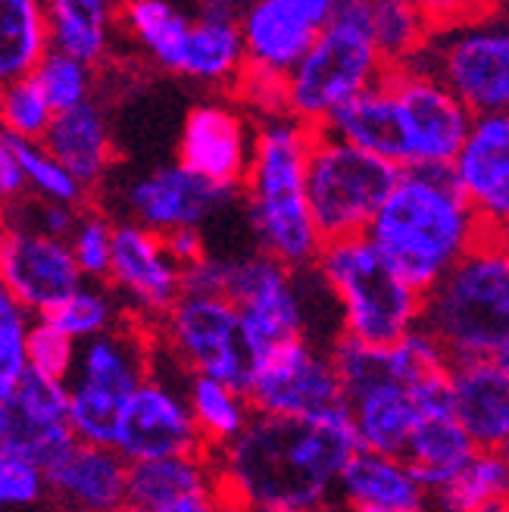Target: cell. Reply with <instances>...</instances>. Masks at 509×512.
<instances>
[{
  "instance_id": "e0dca14e",
  "label": "cell",
  "mask_w": 509,
  "mask_h": 512,
  "mask_svg": "<svg viewBox=\"0 0 509 512\" xmlns=\"http://www.w3.org/2000/svg\"><path fill=\"white\" fill-rule=\"evenodd\" d=\"M335 0H257L241 10V35L250 72L288 79L332 22Z\"/></svg>"
},
{
  "instance_id": "7c38bea8",
  "label": "cell",
  "mask_w": 509,
  "mask_h": 512,
  "mask_svg": "<svg viewBox=\"0 0 509 512\" xmlns=\"http://www.w3.org/2000/svg\"><path fill=\"white\" fill-rule=\"evenodd\" d=\"M385 82L403 122L406 160H410L406 169L453 166L472 135L475 113L419 60L388 69Z\"/></svg>"
},
{
  "instance_id": "ac0fdd59",
  "label": "cell",
  "mask_w": 509,
  "mask_h": 512,
  "mask_svg": "<svg viewBox=\"0 0 509 512\" xmlns=\"http://www.w3.org/2000/svg\"><path fill=\"white\" fill-rule=\"evenodd\" d=\"M4 453L22 456L38 469H54L79 444L69 425L66 381L25 372L19 388L4 400Z\"/></svg>"
},
{
  "instance_id": "4dcf8cb0",
  "label": "cell",
  "mask_w": 509,
  "mask_h": 512,
  "mask_svg": "<svg viewBox=\"0 0 509 512\" xmlns=\"http://www.w3.org/2000/svg\"><path fill=\"white\" fill-rule=\"evenodd\" d=\"M50 50L66 54L85 66H100L113 47L116 13L104 0H54L47 4Z\"/></svg>"
},
{
  "instance_id": "f907efd6",
  "label": "cell",
  "mask_w": 509,
  "mask_h": 512,
  "mask_svg": "<svg viewBox=\"0 0 509 512\" xmlns=\"http://www.w3.org/2000/svg\"><path fill=\"white\" fill-rule=\"evenodd\" d=\"M319 512H353V509H347L344 503H332V506H325V509H319Z\"/></svg>"
},
{
  "instance_id": "bcb514c9",
  "label": "cell",
  "mask_w": 509,
  "mask_h": 512,
  "mask_svg": "<svg viewBox=\"0 0 509 512\" xmlns=\"http://www.w3.org/2000/svg\"><path fill=\"white\" fill-rule=\"evenodd\" d=\"M22 197H29V182H25L22 163L16 160L10 141L4 138V132H0V200L10 207V203H16Z\"/></svg>"
},
{
  "instance_id": "52a82bcc",
  "label": "cell",
  "mask_w": 509,
  "mask_h": 512,
  "mask_svg": "<svg viewBox=\"0 0 509 512\" xmlns=\"http://www.w3.org/2000/svg\"><path fill=\"white\" fill-rule=\"evenodd\" d=\"M157 338L132 316L113 331L79 344L69 388V425L79 444L116 447L125 403L150 378Z\"/></svg>"
},
{
  "instance_id": "b9f144b4",
  "label": "cell",
  "mask_w": 509,
  "mask_h": 512,
  "mask_svg": "<svg viewBox=\"0 0 509 512\" xmlns=\"http://www.w3.org/2000/svg\"><path fill=\"white\" fill-rule=\"evenodd\" d=\"M113 238L116 222L100 210H82V219L69 238L72 256L79 263L85 281H107L113 266Z\"/></svg>"
},
{
  "instance_id": "3957f363",
  "label": "cell",
  "mask_w": 509,
  "mask_h": 512,
  "mask_svg": "<svg viewBox=\"0 0 509 512\" xmlns=\"http://www.w3.org/2000/svg\"><path fill=\"white\" fill-rule=\"evenodd\" d=\"M316 128L291 116L257 122V147L241 203L257 250L282 266L303 272L316 269L325 247L307 200V163Z\"/></svg>"
},
{
  "instance_id": "c3c4849f",
  "label": "cell",
  "mask_w": 509,
  "mask_h": 512,
  "mask_svg": "<svg viewBox=\"0 0 509 512\" xmlns=\"http://www.w3.org/2000/svg\"><path fill=\"white\" fill-rule=\"evenodd\" d=\"M491 360H494V363H497V366H500V369H503V372L509 375V338L503 341V347H500V350H497V353L491 356Z\"/></svg>"
},
{
  "instance_id": "8d00e7d4",
  "label": "cell",
  "mask_w": 509,
  "mask_h": 512,
  "mask_svg": "<svg viewBox=\"0 0 509 512\" xmlns=\"http://www.w3.org/2000/svg\"><path fill=\"white\" fill-rule=\"evenodd\" d=\"M47 319L75 344H85L91 338H100V335H107V331H113L119 322L129 319V313H125L122 300L116 297V291L110 285L85 281V285Z\"/></svg>"
},
{
  "instance_id": "db71d44e",
  "label": "cell",
  "mask_w": 509,
  "mask_h": 512,
  "mask_svg": "<svg viewBox=\"0 0 509 512\" xmlns=\"http://www.w3.org/2000/svg\"><path fill=\"white\" fill-rule=\"evenodd\" d=\"M4 210H7V203L0 200V225H4Z\"/></svg>"
},
{
  "instance_id": "2e32d148",
  "label": "cell",
  "mask_w": 509,
  "mask_h": 512,
  "mask_svg": "<svg viewBox=\"0 0 509 512\" xmlns=\"http://www.w3.org/2000/svg\"><path fill=\"white\" fill-rule=\"evenodd\" d=\"M0 285L35 319L54 310L85 285L69 241L47 238L22 225H0Z\"/></svg>"
},
{
  "instance_id": "cb8c5ba5",
  "label": "cell",
  "mask_w": 509,
  "mask_h": 512,
  "mask_svg": "<svg viewBox=\"0 0 509 512\" xmlns=\"http://www.w3.org/2000/svg\"><path fill=\"white\" fill-rule=\"evenodd\" d=\"M338 503L353 512H428L431 494L403 456L356 450L341 475Z\"/></svg>"
},
{
  "instance_id": "5b68a950",
  "label": "cell",
  "mask_w": 509,
  "mask_h": 512,
  "mask_svg": "<svg viewBox=\"0 0 509 512\" xmlns=\"http://www.w3.org/2000/svg\"><path fill=\"white\" fill-rule=\"evenodd\" d=\"M313 272L332 294L341 335L350 341L394 347L422 325V294L406 285L366 235L325 244Z\"/></svg>"
},
{
  "instance_id": "8992f818",
  "label": "cell",
  "mask_w": 509,
  "mask_h": 512,
  "mask_svg": "<svg viewBox=\"0 0 509 512\" xmlns=\"http://www.w3.org/2000/svg\"><path fill=\"white\" fill-rule=\"evenodd\" d=\"M388 69L369 35V0H338L332 22L288 75V116L322 128L353 97L385 82Z\"/></svg>"
},
{
  "instance_id": "ba28073f",
  "label": "cell",
  "mask_w": 509,
  "mask_h": 512,
  "mask_svg": "<svg viewBox=\"0 0 509 512\" xmlns=\"http://www.w3.org/2000/svg\"><path fill=\"white\" fill-rule=\"evenodd\" d=\"M403 169L316 128L307 163V200L325 244L363 238Z\"/></svg>"
},
{
  "instance_id": "6f0895ef",
  "label": "cell",
  "mask_w": 509,
  "mask_h": 512,
  "mask_svg": "<svg viewBox=\"0 0 509 512\" xmlns=\"http://www.w3.org/2000/svg\"><path fill=\"white\" fill-rule=\"evenodd\" d=\"M41 512H60L57 506H50V509H41Z\"/></svg>"
},
{
  "instance_id": "83f0119b",
  "label": "cell",
  "mask_w": 509,
  "mask_h": 512,
  "mask_svg": "<svg viewBox=\"0 0 509 512\" xmlns=\"http://www.w3.org/2000/svg\"><path fill=\"white\" fill-rule=\"evenodd\" d=\"M41 144L69 169V175L85 191L104 185L116 160L107 113L100 110L97 100H88V104L75 110L57 113L54 125H50V132Z\"/></svg>"
},
{
  "instance_id": "4fadbf2b",
  "label": "cell",
  "mask_w": 509,
  "mask_h": 512,
  "mask_svg": "<svg viewBox=\"0 0 509 512\" xmlns=\"http://www.w3.org/2000/svg\"><path fill=\"white\" fill-rule=\"evenodd\" d=\"M247 400L257 416L285 419H319L347 409L332 353L310 338L266 353L247 384Z\"/></svg>"
},
{
  "instance_id": "d6986e66",
  "label": "cell",
  "mask_w": 509,
  "mask_h": 512,
  "mask_svg": "<svg viewBox=\"0 0 509 512\" xmlns=\"http://www.w3.org/2000/svg\"><path fill=\"white\" fill-rule=\"evenodd\" d=\"M235 197L241 194H228L188 172L182 163H172L132 178L122 191V207L129 222H138L163 238L178 228L207 225Z\"/></svg>"
},
{
  "instance_id": "484cf974",
  "label": "cell",
  "mask_w": 509,
  "mask_h": 512,
  "mask_svg": "<svg viewBox=\"0 0 509 512\" xmlns=\"http://www.w3.org/2000/svg\"><path fill=\"white\" fill-rule=\"evenodd\" d=\"M453 406L478 450H500L509 444V375L494 360L453 363Z\"/></svg>"
},
{
  "instance_id": "681fc988",
  "label": "cell",
  "mask_w": 509,
  "mask_h": 512,
  "mask_svg": "<svg viewBox=\"0 0 509 512\" xmlns=\"http://www.w3.org/2000/svg\"><path fill=\"white\" fill-rule=\"evenodd\" d=\"M4 431H7V422H4V403H0V453H4Z\"/></svg>"
},
{
  "instance_id": "e575fe53",
  "label": "cell",
  "mask_w": 509,
  "mask_h": 512,
  "mask_svg": "<svg viewBox=\"0 0 509 512\" xmlns=\"http://www.w3.org/2000/svg\"><path fill=\"white\" fill-rule=\"evenodd\" d=\"M435 13L410 0H369V35L391 69L413 63L435 35Z\"/></svg>"
},
{
  "instance_id": "603a6c76",
  "label": "cell",
  "mask_w": 509,
  "mask_h": 512,
  "mask_svg": "<svg viewBox=\"0 0 509 512\" xmlns=\"http://www.w3.org/2000/svg\"><path fill=\"white\" fill-rule=\"evenodd\" d=\"M44 475L47 497L60 512H119L129 506V463L113 447L75 444Z\"/></svg>"
},
{
  "instance_id": "7dc6e473",
  "label": "cell",
  "mask_w": 509,
  "mask_h": 512,
  "mask_svg": "<svg viewBox=\"0 0 509 512\" xmlns=\"http://www.w3.org/2000/svg\"><path fill=\"white\" fill-rule=\"evenodd\" d=\"M160 512H228V509L219 503L216 494H210V497H191V500H182V503H172V506H166Z\"/></svg>"
},
{
  "instance_id": "d4e9b609",
  "label": "cell",
  "mask_w": 509,
  "mask_h": 512,
  "mask_svg": "<svg viewBox=\"0 0 509 512\" xmlns=\"http://www.w3.org/2000/svg\"><path fill=\"white\" fill-rule=\"evenodd\" d=\"M247 69L244 35H241V10L235 4H200L191 32L185 41V57L178 75L207 85H232L238 88Z\"/></svg>"
},
{
  "instance_id": "816d5d0a",
  "label": "cell",
  "mask_w": 509,
  "mask_h": 512,
  "mask_svg": "<svg viewBox=\"0 0 509 512\" xmlns=\"http://www.w3.org/2000/svg\"><path fill=\"white\" fill-rule=\"evenodd\" d=\"M250 512H297V509H282V506H263V509H250Z\"/></svg>"
},
{
  "instance_id": "ab89813d",
  "label": "cell",
  "mask_w": 509,
  "mask_h": 512,
  "mask_svg": "<svg viewBox=\"0 0 509 512\" xmlns=\"http://www.w3.org/2000/svg\"><path fill=\"white\" fill-rule=\"evenodd\" d=\"M54 116L57 113L35 82V75L0 88V122H4L7 135L22 141H44L50 125H54Z\"/></svg>"
},
{
  "instance_id": "9a60e30c",
  "label": "cell",
  "mask_w": 509,
  "mask_h": 512,
  "mask_svg": "<svg viewBox=\"0 0 509 512\" xmlns=\"http://www.w3.org/2000/svg\"><path fill=\"white\" fill-rule=\"evenodd\" d=\"M253 147L257 122L232 100H203L191 107L178 138V163L228 194H241Z\"/></svg>"
},
{
  "instance_id": "60d3db41",
  "label": "cell",
  "mask_w": 509,
  "mask_h": 512,
  "mask_svg": "<svg viewBox=\"0 0 509 512\" xmlns=\"http://www.w3.org/2000/svg\"><path fill=\"white\" fill-rule=\"evenodd\" d=\"M35 82L41 85L54 113H66L91 100L94 69L66 54H57V50H47V57L35 69Z\"/></svg>"
},
{
  "instance_id": "836d02e7",
  "label": "cell",
  "mask_w": 509,
  "mask_h": 512,
  "mask_svg": "<svg viewBox=\"0 0 509 512\" xmlns=\"http://www.w3.org/2000/svg\"><path fill=\"white\" fill-rule=\"evenodd\" d=\"M185 394L194 422L203 434V444H207L210 453H222L225 447H232L247 431L253 416H257L244 391L232 388V384H222L216 378L188 375Z\"/></svg>"
},
{
  "instance_id": "ee69618b",
  "label": "cell",
  "mask_w": 509,
  "mask_h": 512,
  "mask_svg": "<svg viewBox=\"0 0 509 512\" xmlns=\"http://www.w3.org/2000/svg\"><path fill=\"white\" fill-rule=\"evenodd\" d=\"M75 356H79V344L66 338L63 331L50 322L47 316H38L29 331V369L57 381H69L75 369Z\"/></svg>"
},
{
  "instance_id": "9c48e42d",
  "label": "cell",
  "mask_w": 509,
  "mask_h": 512,
  "mask_svg": "<svg viewBox=\"0 0 509 512\" xmlns=\"http://www.w3.org/2000/svg\"><path fill=\"white\" fill-rule=\"evenodd\" d=\"M475 116L509 113V22L494 16L453 19L416 57Z\"/></svg>"
},
{
  "instance_id": "74e56055",
  "label": "cell",
  "mask_w": 509,
  "mask_h": 512,
  "mask_svg": "<svg viewBox=\"0 0 509 512\" xmlns=\"http://www.w3.org/2000/svg\"><path fill=\"white\" fill-rule=\"evenodd\" d=\"M4 138L10 141L16 160L22 163L25 182H29V194L38 200H50V203H69V207H82L88 191L75 182L69 175V169L50 153L41 141H22L4 132Z\"/></svg>"
},
{
  "instance_id": "f6af8a7d",
  "label": "cell",
  "mask_w": 509,
  "mask_h": 512,
  "mask_svg": "<svg viewBox=\"0 0 509 512\" xmlns=\"http://www.w3.org/2000/svg\"><path fill=\"white\" fill-rule=\"evenodd\" d=\"M163 244H166V253L172 256V263L178 269H188V266L200 263L203 256H210L200 228H178V232L163 235Z\"/></svg>"
},
{
  "instance_id": "44dd1931",
  "label": "cell",
  "mask_w": 509,
  "mask_h": 512,
  "mask_svg": "<svg viewBox=\"0 0 509 512\" xmlns=\"http://www.w3.org/2000/svg\"><path fill=\"white\" fill-rule=\"evenodd\" d=\"M453 172L485 238L509 244V113L475 116Z\"/></svg>"
},
{
  "instance_id": "ffe728a7",
  "label": "cell",
  "mask_w": 509,
  "mask_h": 512,
  "mask_svg": "<svg viewBox=\"0 0 509 512\" xmlns=\"http://www.w3.org/2000/svg\"><path fill=\"white\" fill-rule=\"evenodd\" d=\"M107 281L125 310L154 319L157 325L182 297V269L172 263L163 238L129 219L116 222Z\"/></svg>"
},
{
  "instance_id": "7402d4cb",
  "label": "cell",
  "mask_w": 509,
  "mask_h": 512,
  "mask_svg": "<svg viewBox=\"0 0 509 512\" xmlns=\"http://www.w3.org/2000/svg\"><path fill=\"white\" fill-rule=\"evenodd\" d=\"M416 397H419V422L413 428L410 444H406L403 459L413 466L428 494H435L472 463L478 447L463 428L460 416H456L450 375L416 384Z\"/></svg>"
},
{
  "instance_id": "11a10c76",
  "label": "cell",
  "mask_w": 509,
  "mask_h": 512,
  "mask_svg": "<svg viewBox=\"0 0 509 512\" xmlns=\"http://www.w3.org/2000/svg\"><path fill=\"white\" fill-rule=\"evenodd\" d=\"M488 512H509V506H494V509H488Z\"/></svg>"
},
{
  "instance_id": "8fae6325",
  "label": "cell",
  "mask_w": 509,
  "mask_h": 512,
  "mask_svg": "<svg viewBox=\"0 0 509 512\" xmlns=\"http://www.w3.org/2000/svg\"><path fill=\"white\" fill-rule=\"evenodd\" d=\"M297 275L300 272L282 266L263 250L225 256L222 297L238 306L257 360H263L275 347L310 338L307 303H303Z\"/></svg>"
},
{
  "instance_id": "277c9868",
  "label": "cell",
  "mask_w": 509,
  "mask_h": 512,
  "mask_svg": "<svg viewBox=\"0 0 509 512\" xmlns=\"http://www.w3.org/2000/svg\"><path fill=\"white\" fill-rule=\"evenodd\" d=\"M422 328L453 363L491 360L509 338V244L485 238L422 297Z\"/></svg>"
},
{
  "instance_id": "d6a6232c",
  "label": "cell",
  "mask_w": 509,
  "mask_h": 512,
  "mask_svg": "<svg viewBox=\"0 0 509 512\" xmlns=\"http://www.w3.org/2000/svg\"><path fill=\"white\" fill-rule=\"evenodd\" d=\"M47 50V10L38 0H0V88L35 75Z\"/></svg>"
},
{
  "instance_id": "7a4b0ae2",
  "label": "cell",
  "mask_w": 509,
  "mask_h": 512,
  "mask_svg": "<svg viewBox=\"0 0 509 512\" xmlns=\"http://www.w3.org/2000/svg\"><path fill=\"white\" fill-rule=\"evenodd\" d=\"M366 238L416 294H431L485 232L453 166L403 169Z\"/></svg>"
},
{
  "instance_id": "9f6ffc18",
  "label": "cell",
  "mask_w": 509,
  "mask_h": 512,
  "mask_svg": "<svg viewBox=\"0 0 509 512\" xmlns=\"http://www.w3.org/2000/svg\"><path fill=\"white\" fill-rule=\"evenodd\" d=\"M503 456H506V463H509V444L503 447Z\"/></svg>"
},
{
  "instance_id": "f5cc1de1",
  "label": "cell",
  "mask_w": 509,
  "mask_h": 512,
  "mask_svg": "<svg viewBox=\"0 0 509 512\" xmlns=\"http://www.w3.org/2000/svg\"><path fill=\"white\" fill-rule=\"evenodd\" d=\"M119 512H154V509H144V506H132V503H129V506H122Z\"/></svg>"
},
{
  "instance_id": "f35d334b",
  "label": "cell",
  "mask_w": 509,
  "mask_h": 512,
  "mask_svg": "<svg viewBox=\"0 0 509 512\" xmlns=\"http://www.w3.org/2000/svg\"><path fill=\"white\" fill-rule=\"evenodd\" d=\"M35 316L0 285V403L29 372V331Z\"/></svg>"
},
{
  "instance_id": "7bdbcfd3",
  "label": "cell",
  "mask_w": 509,
  "mask_h": 512,
  "mask_svg": "<svg viewBox=\"0 0 509 512\" xmlns=\"http://www.w3.org/2000/svg\"><path fill=\"white\" fill-rule=\"evenodd\" d=\"M47 497V475L35 463L0 453V512H35Z\"/></svg>"
},
{
  "instance_id": "f1b7e54d",
  "label": "cell",
  "mask_w": 509,
  "mask_h": 512,
  "mask_svg": "<svg viewBox=\"0 0 509 512\" xmlns=\"http://www.w3.org/2000/svg\"><path fill=\"white\" fill-rule=\"evenodd\" d=\"M322 132L335 135L353 147H360L372 157L388 160L397 169H406V138H403V122L397 100L388 88V82H378L375 88L353 97L338 113H332L322 125Z\"/></svg>"
},
{
  "instance_id": "5bb4252c",
  "label": "cell",
  "mask_w": 509,
  "mask_h": 512,
  "mask_svg": "<svg viewBox=\"0 0 509 512\" xmlns=\"http://www.w3.org/2000/svg\"><path fill=\"white\" fill-rule=\"evenodd\" d=\"M188 375L191 372L172 378L154 360L150 378L135 391V397L125 403L113 450L129 466L150 463V459L210 453L188 406V394H185Z\"/></svg>"
},
{
  "instance_id": "1f68e13d",
  "label": "cell",
  "mask_w": 509,
  "mask_h": 512,
  "mask_svg": "<svg viewBox=\"0 0 509 512\" xmlns=\"http://www.w3.org/2000/svg\"><path fill=\"white\" fill-rule=\"evenodd\" d=\"M191 13L169 4V0H132L119 13V22L144 54L160 69L175 72L182 69L185 41L191 32Z\"/></svg>"
},
{
  "instance_id": "30bf717a",
  "label": "cell",
  "mask_w": 509,
  "mask_h": 512,
  "mask_svg": "<svg viewBox=\"0 0 509 512\" xmlns=\"http://www.w3.org/2000/svg\"><path fill=\"white\" fill-rule=\"evenodd\" d=\"M157 341L191 375L216 378L244 394L260 363L238 306L225 297H178L160 322Z\"/></svg>"
},
{
  "instance_id": "f546056e",
  "label": "cell",
  "mask_w": 509,
  "mask_h": 512,
  "mask_svg": "<svg viewBox=\"0 0 509 512\" xmlns=\"http://www.w3.org/2000/svg\"><path fill=\"white\" fill-rule=\"evenodd\" d=\"M216 494V463L210 453L169 456L129 466V503L144 509H166L191 497Z\"/></svg>"
},
{
  "instance_id": "d590c367",
  "label": "cell",
  "mask_w": 509,
  "mask_h": 512,
  "mask_svg": "<svg viewBox=\"0 0 509 512\" xmlns=\"http://www.w3.org/2000/svg\"><path fill=\"white\" fill-rule=\"evenodd\" d=\"M509 506V463L500 450H478L472 463L431 494L428 512H488Z\"/></svg>"
},
{
  "instance_id": "4316f807",
  "label": "cell",
  "mask_w": 509,
  "mask_h": 512,
  "mask_svg": "<svg viewBox=\"0 0 509 512\" xmlns=\"http://www.w3.org/2000/svg\"><path fill=\"white\" fill-rule=\"evenodd\" d=\"M347 413L363 450L403 456L419 422V397L410 384L388 378L350 394Z\"/></svg>"
},
{
  "instance_id": "6da1fadb",
  "label": "cell",
  "mask_w": 509,
  "mask_h": 512,
  "mask_svg": "<svg viewBox=\"0 0 509 512\" xmlns=\"http://www.w3.org/2000/svg\"><path fill=\"white\" fill-rule=\"evenodd\" d=\"M360 447L350 413L319 419L253 416L216 463V497L228 512L282 506L319 512L338 503V484Z\"/></svg>"
}]
</instances>
